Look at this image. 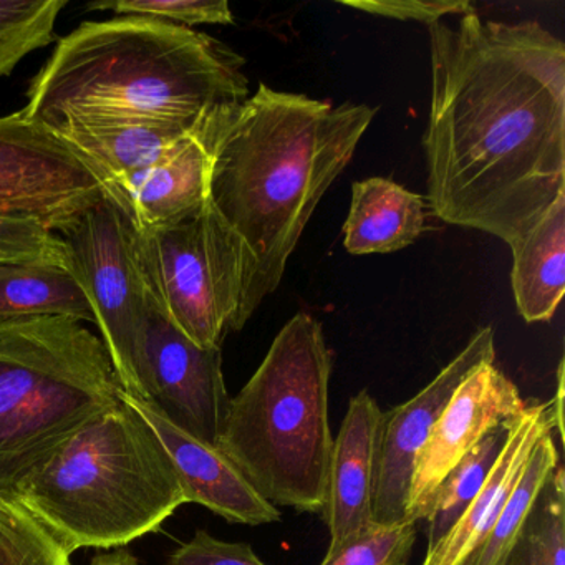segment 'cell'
Instances as JSON below:
<instances>
[{"mask_svg": "<svg viewBox=\"0 0 565 565\" xmlns=\"http://www.w3.org/2000/svg\"><path fill=\"white\" fill-rule=\"evenodd\" d=\"M555 433L557 431L547 433L539 439L498 521L462 565H504L539 491L561 465Z\"/></svg>", "mask_w": 565, "mask_h": 565, "instance_id": "cell-22", "label": "cell"}, {"mask_svg": "<svg viewBox=\"0 0 565 565\" xmlns=\"http://www.w3.org/2000/svg\"><path fill=\"white\" fill-rule=\"evenodd\" d=\"M131 249L154 307L191 342L211 349L239 332L243 244L210 201L158 230L131 226Z\"/></svg>", "mask_w": 565, "mask_h": 565, "instance_id": "cell-7", "label": "cell"}, {"mask_svg": "<svg viewBox=\"0 0 565 565\" xmlns=\"http://www.w3.org/2000/svg\"><path fill=\"white\" fill-rule=\"evenodd\" d=\"M564 362L557 370V392L548 402H525L524 409L512 419L504 449L486 479L475 501L445 539L426 552L423 565H462V562L484 541L498 521L509 494L521 478L532 449L542 436L557 431L564 438Z\"/></svg>", "mask_w": 565, "mask_h": 565, "instance_id": "cell-14", "label": "cell"}, {"mask_svg": "<svg viewBox=\"0 0 565 565\" xmlns=\"http://www.w3.org/2000/svg\"><path fill=\"white\" fill-rule=\"evenodd\" d=\"M12 494L68 551L124 547L186 504L153 428L121 398L85 423Z\"/></svg>", "mask_w": 565, "mask_h": 565, "instance_id": "cell-4", "label": "cell"}, {"mask_svg": "<svg viewBox=\"0 0 565 565\" xmlns=\"http://www.w3.org/2000/svg\"><path fill=\"white\" fill-rule=\"evenodd\" d=\"M65 263L94 310L95 326L121 388L143 399L148 292L131 249V223L102 196L57 231Z\"/></svg>", "mask_w": 565, "mask_h": 565, "instance_id": "cell-8", "label": "cell"}, {"mask_svg": "<svg viewBox=\"0 0 565 565\" xmlns=\"http://www.w3.org/2000/svg\"><path fill=\"white\" fill-rule=\"evenodd\" d=\"M102 196L100 178L57 135L22 110L0 117V216L57 233Z\"/></svg>", "mask_w": 565, "mask_h": 565, "instance_id": "cell-9", "label": "cell"}, {"mask_svg": "<svg viewBox=\"0 0 565 565\" xmlns=\"http://www.w3.org/2000/svg\"><path fill=\"white\" fill-rule=\"evenodd\" d=\"M416 524H373L356 537L327 551L320 565H408Z\"/></svg>", "mask_w": 565, "mask_h": 565, "instance_id": "cell-26", "label": "cell"}, {"mask_svg": "<svg viewBox=\"0 0 565 565\" xmlns=\"http://www.w3.org/2000/svg\"><path fill=\"white\" fill-rule=\"evenodd\" d=\"M511 250V286L519 313L527 323L548 322L565 289V196Z\"/></svg>", "mask_w": 565, "mask_h": 565, "instance_id": "cell-18", "label": "cell"}, {"mask_svg": "<svg viewBox=\"0 0 565 565\" xmlns=\"http://www.w3.org/2000/svg\"><path fill=\"white\" fill-rule=\"evenodd\" d=\"M174 425L216 446L230 412L221 347L196 345L148 296L143 399Z\"/></svg>", "mask_w": 565, "mask_h": 565, "instance_id": "cell-10", "label": "cell"}, {"mask_svg": "<svg viewBox=\"0 0 565 565\" xmlns=\"http://www.w3.org/2000/svg\"><path fill=\"white\" fill-rule=\"evenodd\" d=\"M0 256L11 260L65 257L57 234L34 220L0 216Z\"/></svg>", "mask_w": 565, "mask_h": 565, "instance_id": "cell-28", "label": "cell"}, {"mask_svg": "<svg viewBox=\"0 0 565 565\" xmlns=\"http://www.w3.org/2000/svg\"><path fill=\"white\" fill-rule=\"evenodd\" d=\"M4 259H6V257L0 256V260H4Z\"/></svg>", "mask_w": 565, "mask_h": 565, "instance_id": "cell-32", "label": "cell"}, {"mask_svg": "<svg viewBox=\"0 0 565 565\" xmlns=\"http://www.w3.org/2000/svg\"><path fill=\"white\" fill-rule=\"evenodd\" d=\"M244 65L217 39L171 22H84L58 39L22 111L55 135L145 121L196 128L249 97Z\"/></svg>", "mask_w": 565, "mask_h": 565, "instance_id": "cell-3", "label": "cell"}, {"mask_svg": "<svg viewBox=\"0 0 565 565\" xmlns=\"http://www.w3.org/2000/svg\"><path fill=\"white\" fill-rule=\"evenodd\" d=\"M196 128L145 121L75 128L57 137L95 171L105 188L117 178L160 163Z\"/></svg>", "mask_w": 565, "mask_h": 565, "instance_id": "cell-19", "label": "cell"}, {"mask_svg": "<svg viewBox=\"0 0 565 565\" xmlns=\"http://www.w3.org/2000/svg\"><path fill=\"white\" fill-rule=\"evenodd\" d=\"M121 398L153 428L173 461L188 502L204 505L233 524L280 521L279 509L266 501L216 446L184 431L141 399L125 392Z\"/></svg>", "mask_w": 565, "mask_h": 565, "instance_id": "cell-13", "label": "cell"}, {"mask_svg": "<svg viewBox=\"0 0 565 565\" xmlns=\"http://www.w3.org/2000/svg\"><path fill=\"white\" fill-rule=\"evenodd\" d=\"M100 335L65 317L0 319V492L121 402Z\"/></svg>", "mask_w": 565, "mask_h": 565, "instance_id": "cell-6", "label": "cell"}, {"mask_svg": "<svg viewBox=\"0 0 565 565\" xmlns=\"http://www.w3.org/2000/svg\"><path fill=\"white\" fill-rule=\"evenodd\" d=\"M0 565H72V552L12 492H0Z\"/></svg>", "mask_w": 565, "mask_h": 565, "instance_id": "cell-25", "label": "cell"}, {"mask_svg": "<svg viewBox=\"0 0 565 565\" xmlns=\"http://www.w3.org/2000/svg\"><path fill=\"white\" fill-rule=\"evenodd\" d=\"M504 565H565V476L558 465L542 486Z\"/></svg>", "mask_w": 565, "mask_h": 565, "instance_id": "cell-23", "label": "cell"}, {"mask_svg": "<svg viewBox=\"0 0 565 565\" xmlns=\"http://www.w3.org/2000/svg\"><path fill=\"white\" fill-rule=\"evenodd\" d=\"M436 217L518 246L565 196V45L537 22L429 25Z\"/></svg>", "mask_w": 565, "mask_h": 565, "instance_id": "cell-1", "label": "cell"}, {"mask_svg": "<svg viewBox=\"0 0 565 565\" xmlns=\"http://www.w3.org/2000/svg\"><path fill=\"white\" fill-rule=\"evenodd\" d=\"M65 317L95 323L94 310L65 257L0 260V319Z\"/></svg>", "mask_w": 565, "mask_h": 565, "instance_id": "cell-20", "label": "cell"}, {"mask_svg": "<svg viewBox=\"0 0 565 565\" xmlns=\"http://www.w3.org/2000/svg\"><path fill=\"white\" fill-rule=\"evenodd\" d=\"M425 223V198L386 178L356 181L343 226V246L353 256L395 253L415 243Z\"/></svg>", "mask_w": 565, "mask_h": 565, "instance_id": "cell-17", "label": "cell"}, {"mask_svg": "<svg viewBox=\"0 0 565 565\" xmlns=\"http://www.w3.org/2000/svg\"><path fill=\"white\" fill-rule=\"evenodd\" d=\"M90 565H140V562L127 548L118 547L117 551L95 555Z\"/></svg>", "mask_w": 565, "mask_h": 565, "instance_id": "cell-31", "label": "cell"}, {"mask_svg": "<svg viewBox=\"0 0 565 565\" xmlns=\"http://www.w3.org/2000/svg\"><path fill=\"white\" fill-rule=\"evenodd\" d=\"M512 419L491 429L446 475L436 489L429 505L428 518L425 519L428 522V551L426 552H431L448 535L481 491L504 449Z\"/></svg>", "mask_w": 565, "mask_h": 565, "instance_id": "cell-21", "label": "cell"}, {"mask_svg": "<svg viewBox=\"0 0 565 565\" xmlns=\"http://www.w3.org/2000/svg\"><path fill=\"white\" fill-rule=\"evenodd\" d=\"M87 11H110L117 18L158 19L190 29L201 24H234L233 11L226 0H102L90 2Z\"/></svg>", "mask_w": 565, "mask_h": 565, "instance_id": "cell-27", "label": "cell"}, {"mask_svg": "<svg viewBox=\"0 0 565 565\" xmlns=\"http://www.w3.org/2000/svg\"><path fill=\"white\" fill-rule=\"evenodd\" d=\"M494 360V332L491 327H482L422 392L416 393L408 402L383 413L379 472L373 498V521L376 524L406 522V504L416 455L425 445L456 388L478 366Z\"/></svg>", "mask_w": 565, "mask_h": 565, "instance_id": "cell-11", "label": "cell"}, {"mask_svg": "<svg viewBox=\"0 0 565 565\" xmlns=\"http://www.w3.org/2000/svg\"><path fill=\"white\" fill-rule=\"evenodd\" d=\"M376 108L340 107L260 84L198 128L210 157L207 201L243 244L239 330L276 292L317 204L343 173Z\"/></svg>", "mask_w": 565, "mask_h": 565, "instance_id": "cell-2", "label": "cell"}, {"mask_svg": "<svg viewBox=\"0 0 565 565\" xmlns=\"http://www.w3.org/2000/svg\"><path fill=\"white\" fill-rule=\"evenodd\" d=\"M518 386L492 363L478 366L452 393L416 455L406 522L428 518L436 489L449 471L495 426L524 409Z\"/></svg>", "mask_w": 565, "mask_h": 565, "instance_id": "cell-12", "label": "cell"}, {"mask_svg": "<svg viewBox=\"0 0 565 565\" xmlns=\"http://www.w3.org/2000/svg\"><path fill=\"white\" fill-rule=\"evenodd\" d=\"M67 6V0H0V78L54 44L58 15Z\"/></svg>", "mask_w": 565, "mask_h": 565, "instance_id": "cell-24", "label": "cell"}, {"mask_svg": "<svg viewBox=\"0 0 565 565\" xmlns=\"http://www.w3.org/2000/svg\"><path fill=\"white\" fill-rule=\"evenodd\" d=\"M383 412L366 390L349 403L333 439L322 518L330 532L329 551L365 532L373 521L380 426Z\"/></svg>", "mask_w": 565, "mask_h": 565, "instance_id": "cell-15", "label": "cell"}, {"mask_svg": "<svg viewBox=\"0 0 565 565\" xmlns=\"http://www.w3.org/2000/svg\"><path fill=\"white\" fill-rule=\"evenodd\" d=\"M342 6L376 18L419 22L428 28L441 22L446 15L462 18L476 12L466 0H343Z\"/></svg>", "mask_w": 565, "mask_h": 565, "instance_id": "cell-29", "label": "cell"}, {"mask_svg": "<svg viewBox=\"0 0 565 565\" xmlns=\"http://www.w3.org/2000/svg\"><path fill=\"white\" fill-rule=\"evenodd\" d=\"M168 565H267L257 557L249 544L226 542L210 532L196 531L191 541L181 544L170 555Z\"/></svg>", "mask_w": 565, "mask_h": 565, "instance_id": "cell-30", "label": "cell"}, {"mask_svg": "<svg viewBox=\"0 0 565 565\" xmlns=\"http://www.w3.org/2000/svg\"><path fill=\"white\" fill-rule=\"evenodd\" d=\"M198 128L160 163L105 184V196L135 230L168 226L206 203L210 157Z\"/></svg>", "mask_w": 565, "mask_h": 565, "instance_id": "cell-16", "label": "cell"}, {"mask_svg": "<svg viewBox=\"0 0 565 565\" xmlns=\"http://www.w3.org/2000/svg\"><path fill=\"white\" fill-rule=\"evenodd\" d=\"M332 366L322 323L299 312L231 398L216 448L276 508L322 514L333 448Z\"/></svg>", "mask_w": 565, "mask_h": 565, "instance_id": "cell-5", "label": "cell"}]
</instances>
